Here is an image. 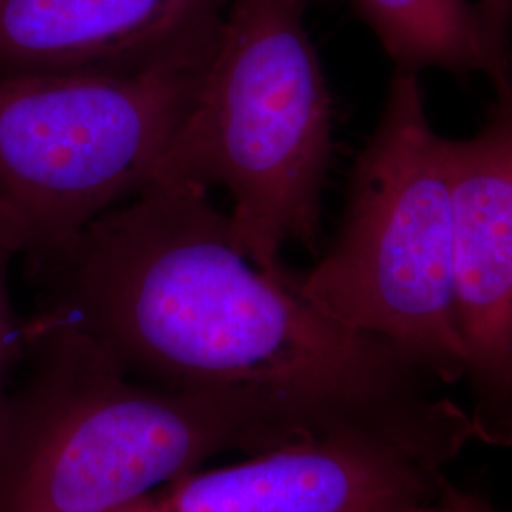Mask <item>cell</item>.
<instances>
[{
  "mask_svg": "<svg viewBox=\"0 0 512 512\" xmlns=\"http://www.w3.org/2000/svg\"><path fill=\"white\" fill-rule=\"evenodd\" d=\"M33 315L84 334L141 384L239 397L291 442L384 440L446 467L476 439L469 408L401 349L266 274L209 190L154 181L31 272Z\"/></svg>",
  "mask_w": 512,
  "mask_h": 512,
  "instance_id": "obj_1",
  "label": "cell"
},
{
  "mask_svg": "<svg viewBox=\"0 0 512 512\" xmlns=\"http://www.w3.org/2000/svg\"><path fill=\"white\" fill-rule=\"evenodd\" d=\"M33 378L0 448V512H110L224 452L291 444L258 406L128 378L78 330L25 319Z\"/></svg>",
  "mask_w": 512,
  "mask_h": 512,
  "instance_id": "obj_2",
  "label": "cell"
},
{
  "mask_svg": "<svg viewBox=\"0 0 512 512\" xmlns=\"http://www.w3.org/2000/svg\"><path fill=\"white\" fill-rule=\"evenodd\" d=\"M311 0H230L217 48L154 181L220 186L234 241L283 277L289 243L317 249L334 110L304 25Z\"/></svg>",
  "mask_w": 512,
  "mask_h": 512,
  "instance_id": "obj_3",
  "label": "cell"
},
{
  "mask_svg": "<svg viewBox=\"0 0 512 512\" xmlns=\"http://www.w3.org/2000/svg\"><path fill=\"white\" fill-rule=\"evenodd\" d=\"M452 188L454 141L431 126L418 73L397 69L353 169L340 232L296 277L317 310L401 349L444 385L465 376Z\"/></svg>",
  "mask_w": 512,
  "mask_h": 512,
  "instance_id": "obj_4",
  "label": "cell"
},
{
  "mask_svg": "<svg viewBox=\"0 0 512 512\" xmlns=\"http://www.w3.org/2000/svg\"><path fill=\"white\" fill-rule=\"evenodd\" d=\"M217 42L133 74L0 76V234L31 272L154 183Z\"/></svg>",
  "mask_w": 512,
  "mask_h": 512,
  "instance_id": "obj_5",
  "label": "cell"
},
{
  "mask_svg": "<svg viewBox=\"0 0 512 512\" xmlns=\"http://www.w3.org/2000/svg\"><path fill=\"white\" fill-rule=\"evenodd\" d=\"M476 135L454 141V285L476 439L512 446V76Z\"/></svg>",
  "mask_w": 512,
  "mask_h": 512,
  "instance_id": "obj_6",
  "label": "cell"
},
{
  "mask_svg": "<svg viewBox=\"0 0 512 512\" xmlns=\"http://www.w3.org/2000/svg\"><path fill=\"white\" fill-rule=\"evenodd\" d=\"M444 469L384 440H300L194 471L110 512H408L439 503Z\"/></svg>",
  "mask_w": 512,
  "mask_h": 512,
  "instance_id": "obj_7",
  "label": "cell"
},
{
  "mask_svg": "<svg viewBox=\"0 0 512 512\" xmlns=\"http://www.w3.org/2000/svg\"><path fill=\"white\" fill-rule=\"evenodd\" d=\"M230 0H0V76L133 74L213 46Z\"/></svg>",
  "mask_w": 512,
  "mask_h": 512,
  "instance_id": "obj_8",
  "label": "cell"
},
{
  "mask_svg": "<svg viewBox=\"0 0 512 512\" xmlns=\"http://www.w3.org/2000/svg\"><path fill=\"white\" fill-rule=\"evenodd\" d=\"M351 2L397 69L418 73L437 67L456 74L484 73L494 82L512 76V59L495 50L475 0Z\"/></svg>",
  "mask_w": 512,
  "mask_h": 512,
  "instance_id": "obj_9",
  "label": "cell"
},
{
  "mask_svg": "<svg viewBox=\"0 0 512 512\" xmlns=\"http://www.w3.org/2000/svg\"><path fill=\"white\" fill-rule=\"evenodd\" d=\"M16 258L8 243L0 236V448L14 406V376L23 361H27L25 319H21L10 298L8 264Z\"/></svg>",
  "mask_w": 512,
  "mask_h": 512,
  "instance_id": "obj_10",
  "label": "cell"
},
{
  "mask_svg": "<svg viewBox=\"0 0 512 512\" xmlns=\"http://www.w3.org/2000/svg\"><path fill=\"white\" fill-rule=\"evenodd\" d=\"M475 6L495 50L512 59V0H475Z\"/></svg>",
  "mask_w": 512,
  "mask_h": 512,
  "instance_id": "obj_11",
  "label": "cell"
},
{
  "mask_svg": "<svg viewBox=\"0 0 512 512\" xmlns=\"http://www.w3.org/2000/svg\"><path fill=\"white\" fill-rule=\"evenodd\" d=\"M408 512H512V509L511 511H497L490 503H486L484 499L475 497V495L465 494L456 486H452L448 490V494L444 495L439 503H433V505H427V507H420V509Z\"/></svg>",
  "mask_w": 512,
  "mask_h": 512,
  "instance_id": "obj_12",
  "label": "cell"
}]
</instances>
